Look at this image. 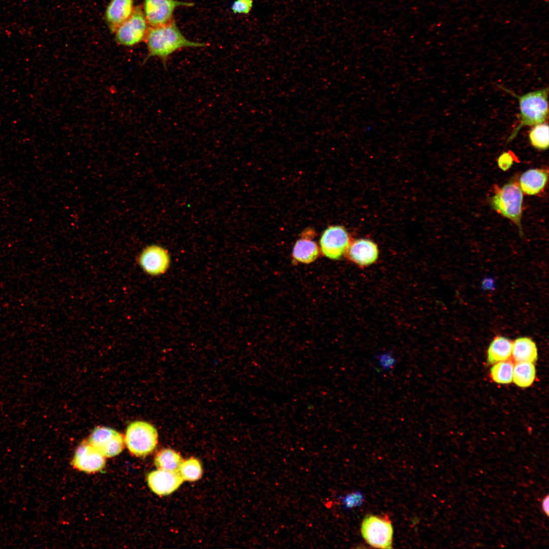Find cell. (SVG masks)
Listing matches in <instances>:
<instances>
[{"label":"cell","instance_id":"6da1fadb","mask_svg":"<svg viewBox=\"0 0 549 549\" xmlns=\"http://www.w3.org/2000/svg\"><path fill=\"white\" fill-rule=\"evenodd\" d=\"M145 40L148 53L144 62L150 57L157 56L161 59L165 68L168 57L173 52L183 48L206 45L187 39L173 20L163 25L148 28Z\"/></svg>","mask_w":549,"mask_h":549},{"label":"cell","instance_id":"2e32d148","mask_svg":"<svg viewBox=\"0 0 549 549\" xmlns=\"http://www.w3.org/2000/svg\"><path fill=\"white\" fill-rule=\"evenodd\" d=\"M548 179V171L534 168L527 170L521 176L520 187L526 195H535L541 192Z\"/></svg>","mask_w":549,"mask_h":549},{"label":"cell","instance_id":"e0dca14e","mask_svg":"<svg viewBox=\"0 0 549 549\" xmlns=\"http://www.w3.org/2000/svg\"><path fill=\"white\" fill-rule=\"evenodd\" d=\"M511 355L516 362H534L538 356L536 345L529 338H518L512 342Z\"/></svg>","mask_w":549,"mask_h":549},{"label":"cell","instance_id":"7a4b0ae2","mask_svg":"<svg viewBox=\"0 0 549 549\" xmlns=\"http://www.w3.org/2000/svg\"><path fill=\"white\" fill-rule=\"evenodd\" d=\"M500 87L518 100L520 109V121L508 137L507 142L514 138L523 127L541 124L547 118L548 88L536 90L522 96H518L505 87Z\"/></svg>","mask_w":549,"mask_h":549},{"label":"cell","instance_id":"44dd1931","mask_svg":"<svg viewBox=\"0 0 549 549\" xmlns=\"http://www.w3.org/2000/svg\"><path fill=\"white\" fill-rule=\"evenodd\" d=\"M514 364L511 360H504L496 363L491 369L490 376L495 382L508 384L512 381Z\"/></svg>","mask_w":549,"mask_h":549},{"label":"cell","instance_id":"8992f818","mask_svg":"<svg viewBox=\"0 0 549 549\" xmlns=\"http://www.w3.org/2000/svg\"><path fill=\"white\" fill-rule=\"evenodd\" d=\"M140 7L134 8L130 17L116 30L115 39L123 45L131 46L146 39L148 28Z\"/></svg>","mask_w":549,"mask_h":549},{"label":"cell","instance_id":"ffe728a7","mask_svg":"<svg viewBox=\"0 0 549 549\" xmlns=\"http://www.w3.org/2000/svg\"><path fill=\"white\" fill-rule=\"evenodd\" d=\"M536 370L533 362H519L514 365L512 380L518 386L527 387L533 383Z\"/></svg>","mask_w":549,"mask_h":549},{"label":"cell","instance_id":"30bf717a","mask_svg":"<svg viewBox=\"0 0 549 549\" xmlns=\"http://www.w3.org/2000/svg\"><path fill=\"white\" fill-rule=\"evenodd\" d=\"M193 4L177 0H144V16L151 27L166 24L172 20L176 8L191 7Z\"/></svg>","mask_w":549,"mask_h":549},{"label":"cell","instance_id":"4316f807","mask_svg":"<svg viewBox=\"0 0 549 549\" xmlns=\"http://www.w3.org/2000/svg\"><path fill=\"white\" fill-rule=\"evenodd\" d=\"M514 161L513 156L509 152H506L500 156L498 164L502 170L506 171L512 166Z\"/></svg>","mask_w":549,"mask_h":549},{"label":"cell","instance_id":"4fadbf2b","mask_svg":"<svg viewBox=\"0 0 549 549\" xmlns=\"http://www.w3.org/2000/svg\"><path fill=\"white\" fill-rule=\"evenodd\" d=\"M147 481L150 490L159 496L172 493L184 481L178 472L159 469L148 473Z\"/></svg>","mask_w":549,"mask_h":549},{"label":"cell","instance_id":"ac0fdd59","mask_svg":"<svg viewBox=\"0 0 549 549\" xmlns=\"http://www.w3.org/2000/svg\"><path fill=\"white\" fill-rule=\"evenodd\" d=\"M512 342L503 336H497L487 350V361L490 364L508 360L512 353Z\"/></svg>","mask_w":549,"mask_h":549},{"label":"cell","instance_id":"8fae6325","mask_svg":"<svg viewBox=\"0 0 549 549\" xmlns=\"http://www.w3.org/2000/svg\"><path fill=\"white\" fill-rule=\"evenodd\" d=\"M72 465L80 471L94 473L100 471L104 468L105 459L88 441H85L77 448Z\"/></svg>","mask_w":549,"mask_h":549},{"label":"cell","instance_id":"d6986e66","mask_svg":"<svg viewBox=\"0 0 549 549\" xmlns=\"http://www.w3.org/2000/svg\"><path fill=\"white\" fill-rule=\"evenodd\" d=\"M183 461L179 453L172 449L165 448L156 454L155 464L159 469L178 472Z\"/></svg>","mask_w":549,"mask_h":549},{"label":"cell","instance_id":"52a82bcc","mask_svg":"<svg viewBox=\"0 0 549 549\" xmlns=\"http://www.w3.org/2000/svg\"><path fill=\"white\" fill-rule=\"evenodd\" d=\"M351 242L350 236L343 226L333 225L324 231L319 244L324 256L330 259L338 260L345 254Z\"/></svg>","mask_w":549,"mask_h":549},{"label":"cell","instance_id":"9c48e42d","mask_svg":"<svg viewBox=\"0 0 549 549\" xmlns=\"http://www.w3.org/2000/svg\"><path fill=\"white\" fill-rule=\"evenodd\" d=\"M137 260L142 270L151 276L164 274L170 265V256L168 250L157 244L144 248L139 254Z\"/></svg>","mask_w":549,"mask_h":549},{"label":"cell","instance_id":"484cf974","mask_svg":"<svg viewBox=\"0 0 549 549\" xmlns=\"http://www.w3.org/2000/svg\"><path fill=\"white\" fill-rule=\"evenodd\" d=\"M344 507L345 509L351 508L357 506L362 501V496L357 492L352 493L341 497Z\"/></svg>","mask_w":549,"mask_h":549},{"label":"cell","instance_id":"5b68a950","mask_svg":"<svg viewBox=\"0 0 549 549\" xmlns=\"http://www.w3.org/2000/svg\"><path fill=\"white\" fill-rule=\"evenodd\" d=\"M361 532L370 545L380 548H391L393 530L391 522L387 517L367 516L362 521Z\"/></svg>","mask_w":549,"mask_h":549},{"label":"cell","instance_id":"9a60e30c","mask_svg":"<svg viewBox=\"0 0 549 549\" xmlns=\"http://www.w3.org/2000/svg\"><path fill=\"white\" fill-rule=\"evenodd\" d=\"M133 10V0H111L105 13L106 21L110 30L115 33L130 17Z\"/></svg>","mask_w":549,"mask_h":549},{"label":"cell","instance_id":"603a6c76","mask_svg":"<svg viewBox=\"0 0 549 549\" xmlns=\"http://www.w3.org/2000/svg\"><path fill=\"white\" fill-rule=\"evenodd\" d=\"M178 473L184 481H196L200 479L202 475L201 464L198 459L191 458L183 461Z\"/></svg>","mask_w":549,"mask_h":549},{"label":"cell","instance_id":"ba28073f","mask_svg":"<svg viewBox=\"0 0 549 549\" xmlns=\"http://www.w3.org/2000/svg\"><path fill=\"white\" fill-rule=\"evenodd\" d=\"M88 441L105 458H111L119 454L125 444L124 437L120 433L105 426L95 428Z\"/></svg>","mask_w":549,"mask_h":549},{"label":"cell","instance_id":"3957f363","mask_svg":"<svg viewBox=\"0 0 549 549\" xmlns=\"http://www.w3.org/2000/svg\"><path fill=\"white\" fill-rule=\"evenodd\" d=\"M523 200V193L519 184L511 181L500 188L495 186L494 194L490 201L492 208L513 222L521 234Z\"/></svg>","mask_w":549,"mask_h":549},{"label":"cell","instance_id":"83f0119b","mask_svg":"<svg viewBox=\"0 0 549 549\" xmlns=\"http://www.w3.org/2000/svg\"><path fill=\"white\" fill-rule=\"evenodd\" d=\"M542 508L544 512L548 515L549 512V499L548 495H547L542 501Z\"/></svg>","mask_w":549,"mask_h":549},{"label":"cell","instance_id":"d4e9b609","mask_svg":"<svg viewBox=\"0 0 549 549\" xmlns=\"http://www.w3.org/2000/svg\"><path fill=\"white\" fill-rule=\"evenodd\" d=\"M253 6V0H235L231 6V10L234 13L247 14Z\"/></svg>","mask_w":549,"mask_h":549},{"label":"cell","instance_id":"5bb4252c","mask_svg":"<svg viewBox=\"0 0 549 549\" xmlns=\"http://www.w3.org/2000/svg\"><path fill=\"white\" fill-rule=\"evenodd\" d=\"M312 229L306 230L301 237L296 241L292 251L294 260L309 264L316 260L319 255V249L316 242L312 240L314 237Z\"/></svg>","mask_w":549,"mask_h":549},{"label":"cell","instance_id":"cb8c5ba5","mask_svg":"<svg viewBox=\"0 0 549 549\" xmlns=\"http://www.w3.org/2000/svg\"><path fill=\"white\" fill-rule=\"evenodd\" d=\"M375 359L378 365L385 371H388L393 369L396 363V359L390 352H383L377 355Z\"/></svg>","mask_w":549,"mask_h":549},{"label":"cell","instance_id":"277c9868","mask_svg":"<svg viewBox=\"0 0 549 549\" xmlns=\"http://www.w3.org/2000/svg\"><path fill=\"white\" fill-rule=\"evenodd\" d=\"M158 432L151 423L143 420H137L127 426L125 443L129 451L138 457H143L151 453L158 443Z\"/></svg>","mask_w":549,"mask_h":549},{"label":"cell","instance_id":"7c38bea8","mask_svg":"<svg viewBox=\"0 0 549 549\" xmlns=\"http://www.w3.org/2000/svg\"><path fill=\"white\" fill-rule=\"evenodd\" d=\"M345 254L354 264L360 267H366L374 264L378 260L379 250L372 240L359 238L351 241Z\"/></svg>","mask_w":549,"mask_h":549},{"label":"cell","instance_id":"7402d4cb","mask_svg":"<svg viewBox=\"0 0 549 549\" xmlns=\"http://www.w3.org/2000/svg\"><path fill=\"white\" fill-rule=\"evenodd\" d=\"M531 145L536 149L545 150L548 147L549 129L547 123H542L534 126L529 133Z\"/></svg>","mask_w":549,"mask_h":549}]
</instances>
